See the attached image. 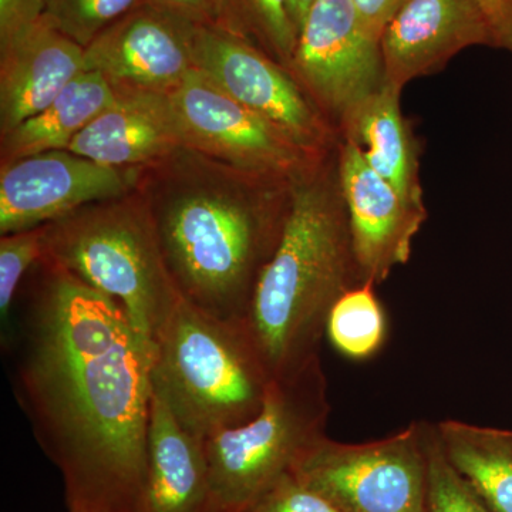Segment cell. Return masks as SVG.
<instances>
[{
	"instance_id": "obj_1",
	"label": "cell",
	"mask_w": 512,
	"mask_h": 512,
	"mask_svg": "<svg viewBox=\"0 0 512 512\" xmlns=\"http://www.w3.org/2000/svg\"><path fill=\"white\" fill-rule=\"evenodd\" d=\"M33 436L69 512H144L153 350L127 312L62 266L30 271L2 333Z\"/></svg>"
},
{
	"instance_id": "obj_2",
	"label": "cell",
	"mask_w": 512,
	"mask_h": 512,
	"mask_svg": "<svg viewBox=\"0 0 512 512\" xmlns=\"http://www.w3.org/2000/svg\"><path fill=\"white\" fill-rule=\"evenodd\" d=\"M292 184L184 147L138 168L136 190L185 302L221 320L248 315L284 232Z\"/></svg>"
},
{
	"instance_id": "obj_3",
	"label": "cell",
	"mask_w": 512,
	"mask_h": 512,
	"mask_svg": "<svg viewBox=\"0 0 512 512\" xmlns=\"http://www.w3.org/2000/svg\"><path fill=\"white\" fill-rule=\"evenodd\" d=\"M336 151L292 184L281 241L245 318L274 380L319 357L330 311L349 289L362 284Z\"/></svg>"
},
{
	"instance_id": "obj_4",
	"label": "cell",
	"mask_w": 512,
	"mask_h": 512,
	"mask_svg": "<svg viewBox=\"0 0 512 512\" xmlns=\"http://www.w3.org/2000/svg\"><path fill=\"white\" fill-rule=\"evenodd\" d=\"M151 380L180 426L204 441L255 419L274 382L245 320L184 299L154 338Z\"/></svg>"
},
{
	"instance_id": "obj_5",
	"label": "cell",
	"mask_w": 512,
	"mask_h": 512,
	"mask_svg": "<svg viewBox=\"0 0 512 512\" xmlns=\"http://www.w3.org/2000/svg\"><path fill=\"white\" fill-rule=\"evenodd\" d=\"M119 303L153 350L181 301L137 190L84 205L45 225L43 256Z\"/></svg>"
},
{
	"instance_id": "obj_6",
	"label": "cell",
	"mask_w": 512,
	"mask_h": 512,
	"mask_svg": "<svg viewBox=\"0 0 512 512\" xmlns=\"http://www.w3.org/2000/svg\"><path fill=\"white\" fill-rule=\"evenodd\" d=\"M328 380L320 357L274 380L258 416L204 441L208 498L204 512H237L325 436Z\"/></svg>"
},
{
	"instance_id": "obj_7",
	"label": "cell",
	"mask_w": 512,
	"mask_h": 512,
	"mask_svg": "<svg viewBox=\"0 0 512 512\" xmlns=\"http://www.w3.org/2000/svg\"><path fill=\"white\" fill-rule=\"evenodd\" d=\"M424 421L369 443L320 437L291 474L339 512H427L429 437Z\"/></svg>"
},
{
	"instance_id": "obj_8",
	"label": "cell",
	"mask_w": 512,
	"mask_h": 512,
	"mask_svg": "<svg viewBox=\"0 0 512 512\" xmlns=\"http://www.w3.org/2000/svg\"><path fill=\"white\" fill-rule=\"evenodd\" d=\"M195 66L228 96L278 128L309 156L338 150L340 138L295 77L254 43L215 26L198 25Z\"/></svg>"
},
{
	"instance_id": "obj_9",
	"label": "cell",
	"mask_w": 512,
	"mask_h": 512,
	"mask_svg": "<svg viewBox=\"0 0 512 512\" xmlns=\"http://www.w3.org/2000/svg\"><path fill=\"white\" fill-rule=\"evenodd\" d=\"M289 72L338 131L384 86L379 37L350 0H316L301 30Z\"/></svg>"
},
{
	"instance_id": "obj_10",
	"label": "cell",
	"mask_w": 512,
	"mask_h": 512,
	"mask_svg": "<svg viewBox=\"0 0 512 512\" xmlns=\"http://www.w3.org/2000/svg\"><path fill=\"white\" fill-rule=\"evenodd\" d=\"M170 99L180 120L185 147L232 167L295 183L325 158L309 156L198 69L188 74Z\"/></svg>"
},
{
	"instance_id": "obj_11",
	"label": "cell",
	"mask_w": 512,
	"mask_h": 512,
	"mask_svg": "<svg viewBox=\"0 0 512 512\" xmlns=\"http://www.w3.org/2000/svg\"><path fill=\"white\" fill-rule=\"evenodd\" d=\"M197 23L148 2L117 20L84 49L86 70L114 93L171 94L192 70Z\"/></svg>"
},
{
	"instance_id": "obj_12",
	"label": "cell",
	"mask_w": 512,
	"mask_h": 512,
	"mask_svg": "<svg viewBox=\"0 0 512 512\" xmlns=\"http://www.w3.org/2000/svg\"><path fill=\"white\" fill-rule=\"evenodd\" d=\"M138 168L96 163L69 150L0 167V234L43 227L92 202L136 190Z\"/></svg>"
},
{
	"instance_id": "obj_13",
	"label": "cell",
	"mask_w": 512,
	"mask_h": 512,
	"mask_svg": "<svg viewBox=\"0 0 512 512\" xmlns=\"http://www.w3.org/2000/svg\"><path fill=\"white\" fill-rule=\"evenodd\" d=\"M336 157L360 279L362 284H382L409 261L429 212L407 204L352 141H340Z\"/></svg>"
},
{
	"instance_id": "obj_14",
	"label": "cell",
	"mask_w": 512,
	"mask_h": 512,
	"mask_svg": "<svg viewBox=\"0 0 512 512\" xmlns=\"http://www.w3.org/2000/svg\"><path fill=\"white\" fill-rule=\"evenodd\" d=\"M494 47L474 0H406L380 37L384 83L403 92L470 47Z\"/></svg>"
},
{
	"instance_id": "obj_15",
	"label": "cell",
	"mask_w": 512,
	"mask_h": 512,
	"mask_svg": "<svg viewBox=\"0 0 512 512\" xmlns=\"http://www.w3.org/2000/svg\"><path fill=\"white\" fill-rule=\"evenodd\" d=\"M83 72V47L43 18L0 46V136L45 109Z\"/></svg>"
},
{
	"instance_id": "obj_16",
	"label": "cell",
	"mask_w": 512,
	"mask_h": 512,
	"mask_svg": "<svg viewBox=\"0 0 512 512\" xmlns=\"http://www.w3.org/2000/svg\"><path fill=\"white\" fill-rule=\"evenodd\" d=\"M185 147L170 94L123 92L67 150L117 168H140Z\"/></svg>"
},
{
	"instance_id": "obj_17",
	"label": "cell",
	"mask_w": 512,
	"mask_h": 512,
	"mask_svg": "<svg viewBox=\"0 0 512 512\" xmlns=\"http://www.w3.org/2000/svg\"><path fill=\"white\" fill-rule=\"evenodd\" d=\"M402 93L384 83L353 111L340 128V138L355 143L367 164L392 184L407 204L427 210L420 178V144L403 114Z\"/></svg>"
},
{
	"instance_id": "obj_18",
	"label": "cell",
	"mask_w": 512,
	"mask_h": 512,
	"mask_svg": "<svg viewBox=\"0 0 512 512\" xmlns=\"http://www.w3.org/2000/svg\"><path fill=\"white\" fill-rule=\"evenodd\" d=\"M207 498L204 440L185 431L154 393L144 512H204Z\"/></svg>"
},
{
	"instance_id": "obj_19",
	"label": "cell",
	"mask_w": 512,
	"mask_h": 512,
	"mask_svg": "<svg viewBox=\"0 0 512 512\" xmlns=\"http://www.w3.org/2000/svg\"><path fill=\"white\" fill-rule=\"evenodd\" d=\"M116 99L110 84L97 72L77 76L52 103L3 134L2 165L46 151L67 150L74 138Z\"/></svg>"
},
{
	"instance_id": "obj_20",
	"label": "cell",
	"mask_w": 512,
	"mask_h": 512,
	"mask_svg": "<svg viewBox=\"0 0 512 512\" xmlns=\"http://www.w3.org/2000/svg\"><path fill=\"white\" fill-rule=\"evenodd\" d=\"M448 463L493 512H512V430L466 421L436 424Z\"/></svg>"
},
{
	"instance_id": "obj_21",
	"label": "cell",
	"mask_w": 512,
	"mask_h": 512,
	"mask_svg": "<svg viewBox=\"0 0 512 512\" xmlns=\"http://www.w3.org/2000/svg\"><path fill=\"white\" fill-rule=\"evenodd\" d=\"M326 335L333 348L353 360L369 359L383 348L387 320L375 285H357L335 303Z\"/></svg>"
},
{
	"instance_id": "obj_22",
	"label": "cell",
	"mask_w": 512,
	"mask_h": 512,
	"mask_svg": "<svg viewBox=\"0 0 512 512\" xmlns=\"http://www.w3.org/2000/svg\"><path fill=\"white\" fill-rule=\"evenodd\" d=\"M225 30L254 43L288 69L298 32L288 0H221Z\"/></svg>"
},
{
	"instance_id": "obj_23",
	"label": "cell",
	"mask_w": 512,
	"mask_h": 512,
	"mask_svg": "<svg viewBox=\"0 0 512 512\" xmlns=\"http://www.w3.org/2000/svg\"><path fill=\"white\" fill-rule=\"evenodd\" d=\"M151 0H46L43 19L83 49L131 10Z\"/></svg>"
},
{
	"instance_id": "obj_24",
	"label": "cell",
	"mask_w": 512,
	"mask_h": 512,
	"mask_svg": "<svg viewBox=\"0 0 512 512\" xmlns=\"http://www.w3.org/2000/svg\"><path fill=\"white\" fill-rule=\"evenodd\" d=\"M45 225L0 237V322L9 329L13 306L26 276L43 256Z\"/></svg>"
},
{
	"instance_id": "obj_25",
	"label": "cell",
	"mask_w": 512,
	"mask_h": 512,
	"mask_svg": "<svg viewBox=\"0 0 512 512\" xmlns=\"http://www.w3.org/2000/svg\"><path fill=\"white\" fill-rule=\"evenodd\" d=\"M427 512H493L448 463L436 424H431L429 437Z\"/></svg>"
},
{
	"instance_id": "obj_26",
	"label": "cell",
	"mask_w": 512,
	"mask_h": 512,
	"mask_svg": "<svg viewBox=\"0 0 512 512\" xmlns=\"http://www.w3.org/2000/svg\"><path fill=\"white\" fill-rule=\"evenodd\" d=\"M237 512H339L291 473L279 477Z\"/></svg>"
},
{
	"instance_id": "obj_27",
	"label": "cell",
	"mask_w": 512,
	"mask_h": 512,
	"mask_svg": "<svg viewBox=\"0 0 512 512\" xmlns=\"http://www.w3.org/2000/svg\"><path fill=\"white\" fill-rule=\"evenodd\" d=\"M46 0H0V46L45 15Z\"/></svg>"
},
{
	"instance_id": "obj_28",
	"label": "cell",
	"mask_w": 512,
	"mask_h": 512,
	"mask_svg": "<svg viewBox=\"0 0 512 512\" xmlns=\"http://www.w3.org/2000/svg\"><path fill=\"white\" fill-rule=\"evenodd\" d=\"M493 35L494 49L512 56V0H474Z\"/></svg>"
},
{
	"instance_id": "obj_29",
	"label": "cell",
	"mask_w": 512,
	"mask_h": 512,
	"mask_svg": "<svg viewBox=\"0 0 512 512\" xmlns=\"http://www.w3.org/2000/svg\"><path fill=\"white\" fill-rule=\"evenodd\" d=\"M163 8L184 16L201 26L225 30L224 8L221 0H151Z\"/></svg>"
},
{
	"instance_id": "obj_30",
	"label": "cell",
	"mask_w": 512,
	"mask_h": 512,
	"mask_svg": "<svg viewBox=\"0 0 512 512\" xmlns=\"http://www.w3.org/2000/svg\"><path fill=\"white\" fill-rule=\"evenodd\" d=\"M350 2L355 6L357 15L365 23L366 28L380 39L387 23L396 15L397 10L402 8L406 0H350Z\"/></svg>"
},
{
	"instance_id": "obj_31",
	"label": "cell",
	"mask_w": 512,
	"mask_h": 512,
	"mask_svg": "<svg viewBox=\"0 0 512 512\" xmlns=\"http://www.w3.org/2000/svg\"><path fill=\"white\" fill-rule=\"evenodd\" d=\"M315 2L316 0H288L289 13H291L292 22L298 35L306 16H308L309 10H311Z\"/></svg>"
}]
</instances>
